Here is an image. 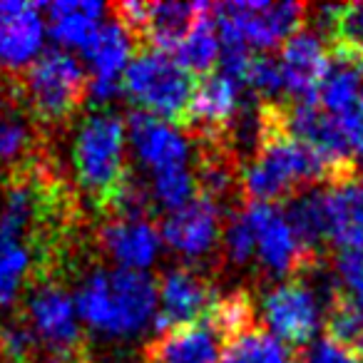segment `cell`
I'll use <instances>...</instances> for the list:
<instances>
[{
	"label": "cell",
	"instance_id": "obj_1",
	"mask_svg": "<svg viewBox=\"0 0 363 363\" xmlns=\"http://www.w3.org/2000/svg\"><path fill=\"white\" fill-rule=\"evenodd\" d=\"M279 107L281 105L259 107L257 152L239 174L249 202L274 204L277 199H291L294 194L321 187V182L336 177L318 152L284 132Z\"/></svg>",
	"mask_w": 363,
	"mask_h": 363
},
{
	"label": "cell",
	"instance_id": "obj_2",
	"mask_svg": "<svg viewBox=\"0 0 363 363\" xmlns=\"http://www.w3.org/2000/svg\"><path fill=\"white\" fill-rule=\"evenodd\" d=\"M80 321L107 341H130L155 326L157 284L145 272L100 267L75 291Z\"/></svg>",
	"mask_w": 363,
	"mask_h": 363
},
{
	"label": "cell",
	"instance_id": "obj_3",
	"mask_svg": "<svg viewBox=\"0 0 363 363\" xmlns=\"http://www.w3.org/2000/svg\"><path fill=\"white\" fill-rule=\"evenodd\" d=\"M125 155L127 127L122 117L110 110H95L80 122L72 140L75 179L100 207L127 174Z\"/></svg>",
	"mask_w": 363,
	"mask_h": 363
},
{
	"label": "cell",
	"instance_id": "obj_4",
	"mask_svg": "<svg viewBox=\"0 0 363 363\" xmlns=\"http://www.w3.org/2000/svg\"><path fill=\"white\" fill-rule=\"evenodd\" d=\"M90 80L70 50H43L28 67L23 92L38 122L60 125L67 122L85 102Z\"/></svg>",
	"mask_w": 363,
	"mask_h": 363
},
{
	"label": "cell",
	"instance_id": "obj_5",
	"mask_svg": "<svg viewBox=\"0 0 363 363\" xmlns=\"http://www.w3.org/2000/svg\"><path fill=\"white\" fill-rule=\"evenodd\" d=\"M197 82L172 55L160 50H145L127 65L122 90L140 105L142 112L164 122H184L189 100Z\"/></svg>",
	"mask_w": 363,
	"mask_h": 363
},
{
	"label": "cell",
	"instance_id": "obj_6",
	"mask_svg": "<svg viewBox=\"0 0 363 363\" xmlns=\"http://www.w3.org/2000/svg\"><path fill=\"white\" fill-rule=\"evenodd\" d=\"M219 40H239L252 50H272L286 43L306 21L301 3H267V0H237L212 6Z\"/></svg>",
	"mask_w": 363,
	"mask_h": 363
},
{
	"label": "cell",
	"instance_id": "obj_7",
	"mask_svg": "<svg viewBox=\"0 0 363 363\" xmlns=\"http://www.w3.org/2000/svg\"><path fill=\"white\" fill-rule=\"evenodd\" d=\"M26 323L52 363H80L82 328L75 298L57 281H43L26 301Z\"/></svg>",
	"mask_w": 363,
	"mask_h": 363
},
{
	"label": "cell",
	"instance_id": "obj_8",
	"mask_svg": "<svg viewBox=\"0 0 363 363\" xmlns=\"http://www.w3.org/2000/svg\"><path fill=\"white\" fill-rule=\"evenodd\" d=\"M259 316L272 336L289 348L308 346L323 321L321 291L303 277L284 279L262 296Z\"/></svg>",
	"mask_w": 363,
	"mask_h": 363
},
{
	"label": "cell",
	"instance_id": "obj_9",
	"mask_svg": "<svg viewBox=\"0 0 363 363\" xmlns=\"http://www.w3.org/2000/svg\"><path fill=\"white\" fill-rule=\"evenodd\" d=\"M254 234V262L272 277H303L316 267L313 257L294 234L284 209L277 204L249 202L244 207Z\"/></svg>",
	"mask_w": 363,
	"mask_h": 363
},
{
	"label": "cell",
	"instance_id": "obj_10",
	"mask_svg": "<svg viewBox=\"0 0 363 363\" xmlns=\"http://www.w3.org/2000/svg\"><path fill=\"white\" fill-rule=\"evenodd\" d=\"M219 294L214 291L212 281L199 272L187 267H174L162 274L157 286V331L192 326L207 318L212 303Z\"/></svg>",
	"mask_w": 363,
	"mask_h": 363
},
{
	"label": "cell",
	"instance_id": "obj_11",
	"mask_svg": "<svg viewBox=\"0 0 363 363\" xmlns=\"http://www.w3.org/2000/svg\"><path fill=\"white\" fill-rule=\"evenodd\" d=\"M132 43L135 38L125 30L122 23L105 21L90 40L80 48L82 60L90 72V90L87 95L97 102V105H107L122 92L120 77L125 75L127 65L132 57Z\"/></svg>",
	"mask_w": 363,
	"mask_h": 363
},
{
	"label": "cell",
	"instance_id": "obj_12",
	"mask_svg": "<svg viewBox=\"0 0 363 363\" xmlns=\"http://www.w3.org/2000/svg\"><path fill=\"white\" fill-rule=\"evenodd\" d=\"M222 232L224 227L219 202H214L207 194H197L192 202L167 214L160 237L162 244H167L174 254L197 262L217 247Z\"/></svg>",
	"mask_w": 363,
	"mask_h": 363
},
{
	"label": "cell",
	"instance_id": "obj_13",
	"mask_svg": "<svg viewBox=\"0 0 363 363\" xmlns=\"http://www.w3.org/2000/svg\"><path fill=\"white\" fill-rule=\"evenodd\" d=\"M127 142L132 145L137 162L150 172L189 167V140L179 127L164 122L150 112L135 110L125 120Z\"/></svg>",
	"mask_w": 363,
	"mask_h": 363
},
{
	"label": "cell",
	"instance_id": "obj_14",
	"mask_svg": "<svg viewBox=\"0 0 363 363\" xmlns=\"http://www.w3.org/2000/svg\"><path fill=\"white\" fill-rule=\"evenodd\" d=\"M45 18L40 6L23 0H0V67L26 70L43 52Z\"/></svg>",
	"mask_w": 363,
	"mask_h": 363
},
{
	"label": "cell",
	"instance_id": "obj_15",
	"mask_svg": "<svg viewBox=\"0 0 363 363\" xmlns=\"http://www.w3.org/2000/svg\"><path fill=\"white\" fill-rule=\"evenodd\" d=\"M321 194L326 244L338 252H363V179L356 172L333 177Z\"/></svg>",
	"mask_w": 363,
	"mask_h": 363
},
{
	"label": "cell",
	"instance_id": "obj_16",
	"mask_svg": "<svg viewBox=\"0 0 363 363\" xmlns=\"http://www.w3.org/2000/svg\"><path fill=\"white\" fill-rule=\"evenodd\" d=\"M242 82L232 80L222 72L204 75L194 85L184 125H189L209 140H219L222 132H227L234 125L239 110H242Z\"/></svg>",
	"mask_w": 363,
	"mask_h": 363
},
{
	"label": "cell",
	"instance_id": "obj_17",
	"mask_svg": "<svg viewBox=\"0 0 363 363\" xmlns=\"http://www.w3.org/2000/svg\"><path fill=\"white\" fill-rule=\"evenodd\" d=\"M277 62L279 70H281L284 92L296 97V102L313 100L328 67L326 40L316 30L294 33L284 43Z\"/></svg>",
	"mask_w": 363,
	"mask_h": 363
},
{
	"label": "cell",
	"instance_id": "obj_18",
	"mask_svg": "<svg viewBox=\"0 0 363 363\" xmlns=\"http://www.w3.org/2000/svg\"><path fill=\"white\" fill-rule=\"evenodd\" d=\"M100 247L125 272H145L162 249L160 229L150 219H110L100 229Z\"/></svg>",
	"mask_w": 363,
	"mask_h": 363
},
{
	"label": "cell",
	"instance_id": "obj_19",
	"mask_svg": "<svg viewBox=\"0 0 363 363\" xmlns=\"http://www.w3.org/2000/svg\"><path fill=\"white\" fill-rule=\"evenodd\" d=\"M145 363H222V338L204 321L172 328L147 346Z\"/></svg>",
	"mask_w": 363,
	"mask_h": 363
},
{
	"label": "cell",
	"instance_id": "obj_20",
	"mask_svg": "<svg viewBox=\"0 0 363 363\" xmlns=\"http://www.w3.org/2000/svg\"><path fill=\"white\" fill-rule=\"evenodd\" d=\"M45 13L48 30H50L52 40L67 50V48H82L90 35L102 26L107 8L102 3H92V0H60V3H50V6H40Z\"/></svg>",
	"mask_w": 363,
	"mask_h": 363
},
{
	"label": "cell",
	"instance_id": "obj_21",
	"mask_svg": "<svg viewBox=\"0 0 363 363\" xmlns=\"http://www.w3.org/2000/svg\"><path fill=\"white\" fill-rule=\"evenodd\" d=\"M207 8V3H150L142 38L150 43L152 50L172 55Z\"/></svg>",
	"mask_w": 363,
	"mask_h": 363
},
{
	"label": "cell",
	"instance_id": "obj_22",
	"mask_svg": "<svg viewBox=\"0 0 363 363\" xmlns=\"http://www.w3.org/2000/svg\"><path fill=\"white\" fill-rule=\"evenodd\" d=\"M40 249L30 239L0 224V308H8L21 296L26 281L38 272Z\"/></svg>",
	"mask_w": 363,
	"mask_h": 363
},
{
	"label": "cell",
	"instance_id": "obj_23",
	"mask_svg": "<svg viewBox=\"0 0 363 363\" xmlns=\"http://www.w3.org/2000/svg\"><path fill=\"white\" fill-rule=\"evenodd\" d=\"M363 97V60L361 57L346 55V52H333L328 60L326 75L316 90V105L326 115L336 117L353 102Z\"/></svg>",
	"mask_w": 363,
	"mask_h": 363
},
{
	"label": "cell",
	"instance_id": "obj_24",
	"mask_svg": "<svg viewBox=\"0 0 363 363\" xmlns=\"http://www.w3.org/2000/svg\"><path fill=\"white\" fill-rule=\"evenodd\" d=\"M35 127L11 102H0V169L16 174L35 160Z\"/></svg>",
	"mask_w": 363,
	"mask_h": 363
},
{
	"label": "cell",
	"instance_id": "obj_25",
	"mask_svg": "<svg viewBox=\"0 0 363 363\" xmlns=\"http://www.w3.org/2000/svg\"><path fill=\"white\" fill-rule=\"evenodd\" d=\"M212 13V6L197 18V23L192 26V30L187 33V38L174 48L172 57L179 62L184 70L192 75V72H202L207 75L219 60V33L217 26H214V18L209 16Z\"/></svg>",
	"mask_w": 363,
	"mask_h": 363
},
{
	"label": "cell",
	"instance_id": "obj_26",
	"mask_svg": "<svg viewBox=\"0 0 363 363\" xmlns=\"http://www.w3.org/2000/svg\"><path fill=\"white\" fill-rule=\"evenodd\" d=\"M316 33H328L338 52L363 60V3L348 6H323L318 11Z\"/></svg>",
	"mask_w": 363,
	"mask_h": 363
},
{
	"label": "cell",
	"instance_id": "obj_27",
	"mask_svg": "<svg viewBox=\"0 0 363 363\" xmlns=\"http://www.w3.org/2000/svg\"><path fill=\"white\" fill-rule=\"evenodd\" d=\"M254 318H257L254 298L249 296L247 291H232V294H224V296H217V301L212 303L204 323H207L222 341L229 343L232 338L252 331Z\"/></svg>",
	"mask_w": 363,
	"mask_h": 363
},
{
	"label": "cell",
	"instance_id": "obj_28",
	"mask_svg": "<svg viewBox=\"0 0 363 363\" xmlns=\"http://www.w3.org/2000/svg\"><path fill=\"white\" fill-rule=\"evenodd\" d=\"M222 363H296V356L272 333L252 328L227 343Z\"/></svg>",
	"mask_w": 363,
	"mask_h": 363
},
{
	"label": "cell",
	"instance_id": "obj_29",
	"mask_svg": "<svg viewBox=\"0 0 363 363\" xmlns=\"http://www.w3.org/2000/svg\"><path fill=\"white\" fill-rule=\"evenodd\" d=\"M326 323L331 341L341 343L353 353L363 351V301L336 294L328 306Z\"/></svg>",
	"mask_w": 363,
	"mask_h": 363
},
{
	"label": "cell",
	"instance_id": "obj_30",
	"mask_svg": "<svg viewBox=\"0 0 363 363\" xmlns=\"http://www.w3.org/2000/svg\"><path fill=\"white\" fill-rule=\"evenodd\" d=\"M194 192H197V179H194V172L189 167H172V169L152 172L150 197L162 209L174 212V209L184 207L197 197Z\"/></svg>",
	"mask_w": 363,
	"mask_h": 363
},
{
	"label": "cell",
	"instance_id": "obj_31",
	"mask_svg": "<svg viewBox=\"0 0 363 363\" xmlns=\"http://www.w3.org/2000/svg\"><path fill=\"white\" fill-rule=\"evenodd\" d=\"M38 353L40 343L26 318L0 323V363H35Z\"/></svg>",
	"mask_w": 363,
	"mask_h": 363
},
{
	"label": "cell",
	"instance_id": "obj_32",
	"mask_svg": "<svg viewBox=\"0 0 363 363\" xmlns=\"http://www.w3.org/2000/svg\"><path fill=\"white\" fill-rule=\"evenodd\" d=\"M244 87H249L254 95L262 97L264 105H277V97L284 92V80L277 57L252 55L247 72H244Z\"/></svg>",
	"mask_w": 363,
	"mask_h": 363
},
{
	"label": "cell",
	"instance_id": "obj_33",
	"mask_svg": "<svg viewBox=\"0 0 363 363\" xmlns=\"http://www.w3.org/2000/svg\"><path fill=\"white\" fill-rule=\"evenodd\" d=\"M222 242L224 254L234 267H247L249 262H254V234L244 209L229 219V224L222 232Z\"/></svg>",
	"mask_w": 363,
	"mask_h": 363
},
{
	"label": "cell",
	"instance_id": "obj_34",
	"mask_svg": "<svg viewBox=\"0 0 363 363\" xmlns=\"http://www.w3.org/2000/svg\"><path fill=\"white\" fill-rule=\"evenodd\" d=\"M333 281L346 296L363 301V252H338L333 262Z\"/></svg>",
	"mask_w": 363,
	"mask_h": 363
},
{
	"label": "cell",
	"instance_id": "obj_35",
	"mask_svg": "<svg viewBox=\"0 0 363 363\" xmlns=\"http://www.w3.org/2000/svg\"><path fill=\"white\" fill-rule=\"evenodd\" d=\"M338 132H341L343 142H346L351 157H361L363 160V97L358 102H353L351 107H346L343 112H338L336 117Z\"/></svg>",
	"mask_w": 363,
	"mask_h": 363
},
{
	"label": "cell",
	"instance_id": "obj_36",
	"mask_svg": "<svg viewBox=\"0 0 363 363\" xmlns=\"http://www.w3.org/2000/svg\"><path fill=\"white\" fill-rule=\"evenodd\" d=\"M296 363H361V358L358 353L348 351L346 346L331 341V338H318V341L308 343V348Z\"/></svg>",
	"mask_w": 363,
	"mask_h": 363
}]
</instances>
